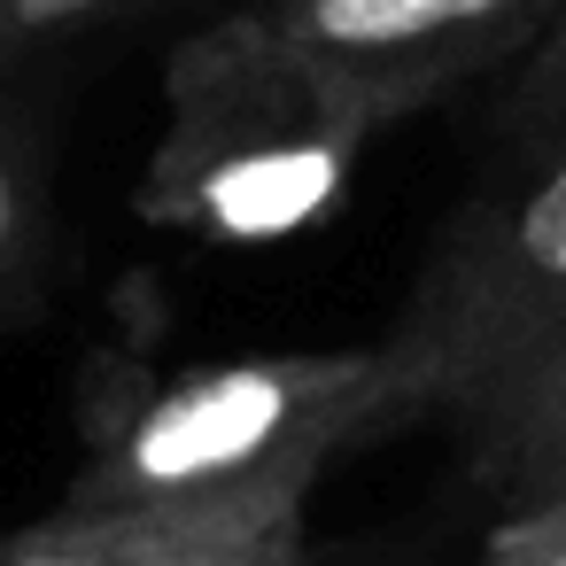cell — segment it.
<instances>
[{
    "label": "cell",
    "mask_w": 566,
    "mask_h": 566,
    "mask_svg": "<svg viewBox=\"0 0 566 566\" xmlns=\"http://www.w3.org/2000/svg\"><path fill=\"white\" fill-rule=\"evenodd\" d=\"M396 342L109 373L86 396V458L55 512H311L318 481L419 427Z\"/></svg>",
    "instance_id": "obj_1"
},
{
    "label": "cell",
    "mask_w": 566,
    "mask_h": 566,
    "mask_svg": "<svg viewBox=\"0 0 566 566\" xmlns=\"http://www.w3.org/2000/svg\"><path fill=\"white\" fill-rule=\"evenodd\" d=\"M396 133L342 78L272 55L226 9L164 63V125L140 171V218L210 249H264L311 233Z\"/></svg>",
    "instance_id": "obj_2"
},
{
    "label": "cell",
    "mask_w": 566,
    "mask_h": 566,
    "mask_svg": "<svg viewBox=\"0 0 566 566\" xmlns=\"http://www.w3.org/2000/svg\"><path fill=\"white\" fill-rule=\"evenodd\" d=\"M566 326V148L473 195L427 249L388 342L427 419H465Z\"/></svg>",
    "instance_id": "obj_3"
},
{
    "label": "cell",
    "mask_w": 566,
    "mask_h": 566,
    "mask_svg": "<svg viewBox=\"0 0 566 566\" xmlns=\"http://www.w3.org/2000/svg\"><path fill=\"white\" fill-rule=\"evenodd\" d=\"M241 32L365 94L388 125L520 63L558 0H241Z\"/></svg>",
    "instance_id": "obj_4"
},
{
    "label": "cell",
    "mask_w": 566,
    "mask_h": 566,
    "mask_svg": "<svg viewBox=\"0 0 566 566\" xmlns=\"http://www.w3.org/2000/svg\"><path fill=\"white\" fill-rule=\"evenodd\" d=\"M0 566H311V512H55Z\"/></svg>",
    "instance_id": "obj_5"
},
{
    "label": "cell",
    "mask_w": 566,
    "mask_h": 566,
    "mask_svg": "<svg viewBox=\"0 0 566 566\" xmlns=\"http://www.w3.org/2000/svg\"><path fill=\"white\" fill-rule=\"evenodd\" d=\"M458 434H465V465L496 520L558 496L566 489V326L496 396H481L458 419Z\"/></svg>",
    "instance_id": "obj_6"
},
{
    "label": "cell",
    "mask_w": 566,
    "mask_h": 566,
    "mask_svg": "<svg viewBox=\"0 0 566 566\" xmlns=\"http://www.w3.org/2000/svg\"><path fill=\"white\" fill-rule=\"evenodd\" d=\"M48 241V164H40V125L24 102L0 94V318L17 311L24 280L40 272Z\"/></svg>",
    "instance_id": "obj_7"
},
{
    "label": "cell",
    "mask_w": 566,
    "mask_h": 566,
    "mask_svg": "<svg viewBox=\"0 0 566 566\" xmlns=\"http://www.w3.org/2000/svg\"><path fill=\"white\" fill-rule=\"evenodd\" d=\"M489 148H496L504 171H527L551 148H566V0L543 24V40L512 63V86L489 117Z\"/></svg>",
    "instance_id": "obj_8"
},
{
    "label": "cell",
    "mask_w": 566,
    "mask_h": 566,
    "mask_svg": "<svg viewBox=\"0 0 566 566\" xmlns=\"http://www.w3.org/2000/svg\"><path fill=\"white\" fill-rule=\"evenodd\" d=\"M164 0H0V86L17 71H32L40 55L71 48V40H94L125 17H148Z\"/></svg>",
    "instance_id": "obj_9"
},
{
    "label": "cell",
    "mask_w": 566,
    "mask_h": 566,
    "mask_svg": "<svg viewBox=\"0 0 566 566\" xmlns=\"http://www.w3.org/2000/svg\"><path fill=\"white\" fill-rule=\"evenodd\" d=\"M473 566H566V489L527 504V512H504L489 520Z\"/></svg>",
    "instance_id": "obj_10"
}]
</instances>
